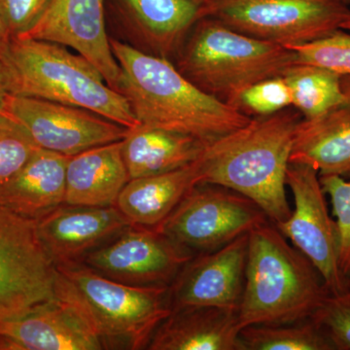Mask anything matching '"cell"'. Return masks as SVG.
Listing matches in <instances>:
<instances>
[{"mask_svg":"<svg viewBox=\"0 0 350 350\" xmlns=\"http://www.w3.org/2000/svg\"><path fill=\"white\" fill-rule=\"evenodd\" d=\"M120 68L117 91L128 100L142 125L190 135L204 142L247 124L250 117L209 96L165 57L146 54L110 40Z\"/></svg>","mask_w":350,"mask_h":350,"instance_id":"obj_1","label":"cell"},{"mask_svg":"<svg viewBox=\"0 0 350 350\" xmlns=\"http://www.w3.org/2000/svg\"><path fill=\"white\" fill-rule=\"evenodd\" d=\"M301 113L294 107L253 117L204 145L195 161L200 183L231 189L256 202L273 224L292 213L286 174Z\"/></svg>","mask_w":350,"mask_h":350,"instance_id":"obj_2","label":"cell"},{"mask_svg":"<svg viewBox=\"0 0 350 350\" xmlns=\"http://www.w3.org/2000/svg\"><path fill=\"white\" fill-rule=\"evenodd\" d=\"M0 71L10 94L83 108L129 130L140 125L125 96L86 57L61 44L14 36Z\"/></svg>","mask_w":350,"mask_h":350,"instance_id":"obj_3","label":"cell"},{"mask_svg":"<svg viewBox=\"0 0 350 350\" xmlns=\"http://www.w3.org/2000/svg\"><path fill=\"white\" fill-rule=\"evenodd\" d=\"M329 294L317 267L271 222L248 234L241 329L310 319Z\"/></svg>","mask_w":350,"mask_h":350,"instance_id":"obj_4","label":"cell"},{"mask_svg":"<svg viewBox=\"0 0 350 350\" xmlns=\"http://www.w3.org/2000/svg\"><path fill=\"white\" fill-rule=\"evenodd\" d=\"M56 296L75 306L105 349H144L172 312L169 286H135L100 275L83 262L57 266Z\"/></svg>","mask_w":350,"mask_h":350,"instance_id":"obj_5","label":"cell"},{"mask_svg":"<svg viewBox=\"0 0 350 350\" xmlns=\"http://www.w3.org/2000/svg\"><path fill=\"white\" fill-rule=\"evenodd\" d=\"M295 63L296 54L289 48L251 38L206 17L196 23L176 68L204 93L237 107L247 88L282 77Z\"/></svg>","mask_w":350,"mask_h":350,"instance_id":"obj_6","label":"cell"},{"mask_svg":"<svg viewBox=\"0 0 350 350\" xmlns=\"http://www.w3.org/2000/svg\"><path fill=\"white\" fill-rule=\"evenodd\" d=\"M350 15L342 0H202L200 19L283 46L312 42L340 29Z\"/></svg>","mask_w":350,"mask_h":350,"instance_id":"obj_7","label":"cell"},{"mask_svg":"<svg viewBox=\"0 0 350 350\" xmlns=\"http://www.w3.org/2000/svg\"><path fill=\"white\" fill-rule=\"evenodd\" d=\"M267 222H271L267 214L245 196L199 183L156 230L194 256L218 250Z\"/></svg>","mask_w":350,"mask_h":350,"instance_id":"obj_8","label":"cell"},{"mask_svg":"<svg viewBox=\"0 0 350 350\" xmlns=\"http://www.w3.org/2000/svg\"><path fill=\"white\" fill-rule=\"evenodd\" d=\"M57 269L44 251L36 221L0 202V321L56 298Z\"/></svg>","mask_w":350,"mask_h":350,"instance_id":"obj_9","label":"cell"},{"mask_svg":"<svg viewBox=\"0 0 350 350\" xmlns=\"http://www.w3.org/2000/svg\"><path fill=\"white\" fill-rule=\"evenodd\" d=\"M286 186L293 195L291 215L276 228L323 276L329 293L344 291L349 282L338 265L336 221L331 217L319 172L310 165L290 163Z\"/></svg>","mask_w":350,"mask_h":350,"instance_id":"obj_10","label":"cell"},{"mask_svg":"<svg viewBox=\"0 0 350 350\" xmlns=\"http://www.w3.org/2000/svg\"><path fill=\"white\" fill-rule=\"evenodd\" d=\"M4 113L18 122L40 148L68 157L121 142L129 131L83 108L17 94H9Z\"/></svg>","mask_w":350,"mask_h":350,"instance_id":"obj_11","label":"cell"},{"mask_svg":"<svg viewBox=\"0 0 350 350\" xmlns=\"http://www.w3.org/2000/svg\"><path fill=\"white\" fill-rule=\"evenodd\" d=\"M192 257L156 229L131 225L82 262L125 284L169 286Z\"/></svg>","mask_w":350,"mask_h":350,"instance_id":"obj_12","label":"cell"},{"mask_svg":"<svg viewBox=\"0 0 350 350\" xmlns=\"http://www.w3.org/2000/svg\"><path fill=\"white\" fill-rule=\"evenodd\" d=\"M248 234L194 255L167 287L170 310L216 306L239 310L245 283Z\"/></svg>","mask_w":350,"mask_h":350,"instance_id":"obj_13","label":"cell"},{"mask_svg":"<svg viewBox=\"0 0 350 350\" xmlns=\"http://www.w3.org/2000/svg\"><path fill=\"white\" fill-rule=\"evenodd\" d=\"M18 36L72 48L110 87L118 88L120 68L105 29V0H51L36 25Z\"/></svg>","mask_w":350,"mask_h":350,"instance_id":"obj_14","label":"cell"},{"mask_svg":"<svg viewBox=\"0 0 350 350\" xmlns=\"http://www.w3.org/2000/svg\"><path fill=\"white\" fill-rule=\"evenodd\" d=\"M131 226L116 206L64 204L36 221L39 241L55 267L82 262L92 251Z\"/></svg>","mask_w":350,"mask_h":350,"instance_id":"obj_15","label":"cell"},{"mask_svg":"<svg viewBox=\"0 0 350 350\" xmlns=\"http://www.w3.org/2000/svg\"><path fill=\"white\" fill-rule=\"evenodd\" d=\"M100 349L105 345L84 315L59 297L0 321V350Z\"/></svg>","mask_w":350,"mask_h":350,"instance_id":"obj_16","label":"cell"},{"mask_svg":"<svg viewBox=\"0 0 350 350\" xmlns=\"http://www.w3.org/2000/svg\"><path fill=\"white\" fill-rule=\"evenodd\" d=\"M345 98L312 119L299 122L290 163L310 165L319 175L350 176V76H342Z\"/></svg>","mask_w":350,"mask_h":350,"instance_id":"obj_17","label":"cell"},{"mask_svg":"<svg viewBox=\"0 0 350 350\" xmlns=\"http://www.w3.org/2000/svg\"><path fill=\"white\" fill-rule=\"evenodd\" d=\"M239 310L197 306L172 310L152 336L149 350H243Z\"/></svg>","mask_w":350,"mask_h":350,"instance_id":"obj_18","label":"cell"},{"mask_svg":"<svg viewBox=\"0 0 350 350\" xmlns=\"http://www.w3.org/2000/svg\"><path fill=\"white\" fill-rule=\"evenodd\" d=\"M69 158L39 148L15 176L0 185V202L23 217L40 220L64 204Z\"/></svg>","mask_w":350,"mask_h":350,"instance_id":"obj_19","label":"cell"},{"mask_svg":"<svg viewBox=\"0 0 350 350\" xmlns=\"http://www.w3.org/2000/svg\"><path fill=\"white\" fill-rule=\"evenodd\" d=\"M129 180L130 177L122 154V140L94 147L69 158L64 204L115 206Z\"/></svg>","mask_w":350,"mask_h":350,"instance_id":"obj_20","label":"cell"},{"mask_svg":"<svg viewBox=\"0 0 350 350\" xmlns=\"http://www.w3.org/2000/svg\"><path fill=\"white\" fill-rule=\"evenodd\" d=\"M199 183L194 162L165 174L131 179L115 206L131 225L156 229Z\"/></svg>","mask_w":350,"mask_h":350,"instance_id":"obj_21","label":"cell"},{"mask_svg":"<svg viewBox=\"0 0 350 350\" xmlns=\"http://www.w3.org/2000/svg\"><path fill=\"white\" fill-rule=\"evenodd\" d=\"M204 142L190 135L138 125L122 140V154L131 179L165 174L198 160Z\"/></svg>","mask_w":350,"mask_h":350,"instance_id":"obj_22","label":"cell"},{"mask_svg":"<svg viewBox=\"0 0 350 350\" xmlns=\"http://www.w3.org/2000/svg\"><path fill=\"white\" fill-rule=\"evenodd\" d=\"M145 39L167 57L200 20V0H123Z\"/></svg>","mask_w":350,"mask_h":350,"instance_id":"obj_23","label":"cell"},{"mask_svg":"<svg viewBox=\"0 0 350 350\" xmlns=\"http://www.w3.org/2000/svg\"><path fill=\"white\" fill-rule=\"evenodd\" d=\"M292 94V107L303 119H312L338 105L345 98L342 75L321 66L295 63L284 71Z\"/></svg>","mask_w":350,"mask_h":350,"instance_id":"obj_24","label":"cell"},{"mask_svg":"<svg viewBox=\"0 0 350 350\" xmlns=\"http://www.w3.org/2000/svg\"><path fill=\"white\" fill-rule=\"evenodd\" d=\"M243 350H335L324 332L312 319L241 329Z\"/></svg>","mask_w":350,"mask_h":350,"instance_id":"obj_25","label":"cell"},{"mask_svg":"<svg viewBox=\"0 0 350 350\" xmlns=\"http://www.w3.org/2000/svg\"><path fill=\"white\" fill-rule=\"evenodd\" d=\"M285 47L296 54L297 63L313 64L350 76V31L338 29L312 42Z\"/></svg>","mask_w":350,"mask_h":350,"instance_id":"obj_26","label":"cell"},{"mask_svg":"<svg viewBox=\"0 0 350 350\" xmlns=\"http://www.w3.org/2000/svg\"><path fill=\"white\" fill-rule=\"evenodd\" d=\"M39 148L18 122L0 114V185L15 176Z\"/></svg>","mask_w":350,"mask_h":350,"instance_id":"obj_27","label":"cell"},{"mask_svg":"<svg viewBox=\"0 0 350 350\" xmlns=\"http://www.w3.org/2000/svg\"><path fill=\"white\" fill-rule=\"evenodd\" d=\"M326 196L330 198L336 217L338 241V265L350 282V181L338 175H319Z\"/></svg>","mask_w":350,"mask_h":350,"instance_id":"obj_28","label":"cell"},{"mask_svg":"<svg viewBox=\"0 0 350 350\" xmlns=\"http://www.w3.org/2000/svg\"><path fill=\"white\" fill-rule=\"evenodd\" d=\"M310 319L335 350H350V282L344 291L327 295Z\"/></svg>","mask_w":350,"mask_h":350,"instance_id":"obj_29","label":"cell"},{"mask_svg":"<svg viewBox=\"0 0 350 350\" xmlns=\"http://www.w3.org/2000/svg\"><path fill=\"white\" fill-rule=\"evenodd\" d=\"M291 107V91L282 76L262 80L247 88L237 103V108L250 118L268 116Z\"/></svg>","mask_w":350,"mask_h":350,"instance_id":"obj_30","label":"cell"},{"mask_svg":"<svg viewBox=\"0 0 350 350\" xmlns=\"http://www.w3.org/2000/svg\"><path fill=\"white\" fill-rule=\"evenodd\" d=\"M51 0H0V10L5 18L12 36H21L31 29Z\"/></svg>","mask_w":350,"mask_h":350,"instance_id":"obj_31","label":"cell"},{"mask_svg":"<svg viewBox=\"0 0 350 350\" xmlns=\"http://www.w3.org/2000/svg\"><path fill=\"white\" fill-rule=\"evenodd\" d=\"M13 36L9 29L8 24H7L3 14L0 10V59L5 54L9 44L12 40Z\"/></svg>","mask_w":350,"mask_h":350,"instance_id":"obj_32","label":"cell"},{"mask_svg":"<svg viewBox=\"0 0 350 350\" xmlns=\"http://www.w3.org/2000/svg\"><path fill=\"white\" fill-rule=\"evenodd\" d=\"M8 96L9 92L8 90H7L1 71H0V114L4 112V108H5L6 100Z\"/></svg>","mask_w":350,"mask_h":350,"instance_id":"obj_33","label":"cell"},{"mask_svg":"<svg viewBox=\"0 0 350 350\" xmlns=\"http://www.w3.org/2000/svg\"><path fill=\"white\" fill-rule=\"evenodd\" d=\"M340 29L350 31V15L345 19V22L342 23V25H340Z\"/></svg>","mask_w":350,"mask_h":350,"instance_id":"obj_34","label":"cell"},{"mask_svg":"<svg viewBox=\"0 0 350 350\" xmlns=\"http://www.w3.org/2000/svg\"><path fill=\"white\" fill-rule=\"evenodd\" d=\"M342 1H344L345 3L347 4V5L350 8V0H342Z\"/></svg>","mask_w":350,"mask_h":350,"instance_id":"obj_35","label":"cell"},{"mask_svg":"<svg viewBox=\"0 0 350 350\" xmlns=\"http://www.w3.org/2000/svg\"><path fill=\"white\" fill-rule=\"evenodd\" d=\"M200 1H202V0H200Z\"/></svg>","mask_w":350,"mask_h":350,"instance_id":"obj_36","label":"cell"}]
</instances>
